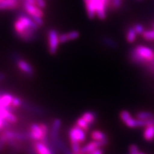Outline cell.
I'll return each mask as SVG.
<instances>
[{
  "mask_svg": "<svg viewBox=\"0 0 154 154\" xmlns=\"http://www.w3.org/2000/svg\"><path fill=\"white\" fill-rule=\"evenodd\" d=\"M130 58L136 63L152 62L154 61V52L149 47L139 45L131 50Z\"/></svg>",
  "mask_w": 154,
  "mask_h": 154,
  "instance_id": "cell-1",
  "label": "cell"
},
{
  "mask_svg": "<svg viewBox=\"0 0 154 154\" xmlns=\"http://www.w3.org/2000/svg\"><path fill=\"white\" fill-rule=\"evenodd\" d=\"M14 27L15 34L16 35H18L30 29L38 30L39 26L34 22V21L31 18L29 15L22 12L20 13L17 17L16 21L14 22Z\"/></svg>",
  "mask_w": 154,
  "mask_h": 154,
  "instance_id": "cell-2",
  "label": "cell"
},
{
  "mask_svg": "<svg viewBox=\"0 0 154 154\" xmlns=\"http://www.w3.org/2000/svg\"><path fill=\"white\" fill-rule=\"evenodd\" d=\"M59 36V33L54 29H51L48 31V45H49V51L50 54L54 55L57 52L59 45L60 44Z\"/></svg>",
  "mask_w": 154,
  "mask_h": 154,
  "instance_id": "cell-3",
  "label": "cell"
},
{
  "mask_svg": "<svg viewBox=\"0 0 154 154\" xmlns=\"http://www.w3.org/2000/svg\"><path fill=\"white\" fill-rule=\"evenodd\" d=\"M96 9V17L101 20L106 18L107 9L110 6V0H91Z\"/></svg>",
  "mask_w": 154,
  "mask_h": 154,
  "instance_id": "cell-4",
  "label": "cell"
},
{
  "mask_svg": "<svg viewBox=\"0 0 154 154\" xmlns=\"http://www.w3.org/2000/svg\"><path fill=\"white\" fill-rule=\"evenodd\" d=\"M30 139L34 141H41L47 137V136L44 134L43 130L42 129L39 124H32L30 125L29 131L28 133Z\"/></svg>",
  "mask_w": 154,
  "mask_h": 154,
  "instance_id": "cell-5",
  "label": "cell"
},
{
  "mask_svg": "<svg viewBox=\"0 0 154 154\" xmlns=\"http://www.w3.org/2000/svg\"><path fill=\"white\" fill-rule=\"evenodd\" d=\"M7 140H17L19 141H25V140H28L30 139L29 136L26 133L23 132H14L11 131H5L2 133Z\"/></svg>",
  "mask_w": 154,
  "mask_h": 154,
  "instance_id": "cell-6",
  "label": "cell"
},
{
  "mask_svg": "<svg viewBox=\"0 0 154 154\" xmlns=\"http://www.w3.org/2000/svg\"><path fill=\"white\" fill-rule=\"evenodd\" d=\"M23 7H24V11H26V14H28L30 17L36 16L43 18L44 15L43 10L36 5H32V4L23 1Z\"/></svg>",
  "mask_w": 154,
  "mask_h": 154,
  "instance_id": "cell-7",
  "label": "cell"
},
{
  "mask_svg": "<svg viewBox=\"0 0 154 154\" xmlns=\"http://www.w3.org/2000/svg\"><path fill=\"white\" fill-rule=\"evenodd\" d=\"M121 119L129 128H138V119L132 118L130 113L127 111H122L120 113Z\"/></svg>",
  "mask_w": 154,
  "mask_h": 154,
  "instance_id": "cell-8",
  "label": "cell"
},
{
  "mask_svg": "<svg viewBox=\"0 0 154 154\" xmlns=\"http://www.w3.org/2000/svg\"><path fill=\"white\" fill-rule=\"evenodd\" d=\"M16 63L19 69L22 73H24V74H26V76L29 77L34 76V69L29 63H28L27 61L24 60L23 59H20V60L18 61Z\"/></svg>",
  "mask_w": 154,
  "mask_h": 154,
  "instance_id": "cell-9",
  "label": "cell"
},
{
  "mask_svg": "<svg viewBox=\"0 0 154 154\" xmlns=\"http://www.w3.org/2000/svg\"><path fill=\"white\" fill-rule=\"evenodd\" d=\"M69 132L72 133L76 138L78 140L79 143H84L86 140V134L85 131L83 130L82 128L78 126L77 125L74 126L69 131Z\"/></svg>",
  "mask_w": 154,
  "mask_h": 154,
  "instance_id": "cell-10",
  "label": "cell"
},
{
  "mask_svg": "<svg viewBox=\"0 0 154 154\" xmlns=\"http://www.w3.org/2000/svg\"><path fill=\"white\" fill-rule=\"evenodd\" d=\"M22 107L24 108V109L29 111L31 113H34L35 114L38 115H43L45 113V111L42 108L36 106L35 105L32 104V103H29L27 101H22Z\"/></svg>",
  "mask_w": 154,
  "mask_h": 154,
  "instance_id": "cell-11",
  "label": "cell"
},
{
  "mask_svg": "<svg viewBox=\"0 0 154 154\" xmlns=\"http://www.w3.org/2000/svg\"><path fill=\"white\" fill-rule=\"evenodd\" d=\"M61 126V120L59 119H55L53 121L52 126L50 131V139L53 140L58 137L59 130Z\"/></svg>",
  "mask_w": 154,
  "mask_h": 154,
  "instance_id": "cell-12",
  "label": "cell"
},
{
  "mask_svg": "<svg viewBox=\"0 0 154 154\" xmlns=\"http://www.w3.org/2000/svg\"><path fill=\"white\" fill-rule=\"evenodd\" d=\"M85 3L86 13L90 19H94L96 17V9L91 0H84Z\"/></svg>",
  "mask_w": 154,
  "mask_h": 154,
  "instance_id": "cell-13",
  "label": "cell"
},
{
  "mask_svg": "<svg viewBox=\"0 0 154 154\" xmlns=\"http://www.w3.org/2000/svg\"><path fill=\"white\" fill-rule=\"evenodd\" d=\"M13 96L10 94L4 93L0 98V105L2 106L3 107H7L11 105V101H12Z\"/></svg>",
  "mask_w": 154,
  "mask_h": 154,
  "instance_id": "cell-14",
  "label": "cell"
},
{
  "mask_svg": "<svg viewBox=\"0 0 154 154\" xmlns=\"http://www.w3.org/2000/svg\"><path fill=\"white\" fill-rule=\"evenodd\" d=\"M143 138L147 141H151L154 139V125L146 127L143 132Z\"/></svg>",
  "mask_w": 154,
  "mask_h": 154,
  "instance_id": "cell-15",
  "label": "cell"
},
{
  "mask_svg": "<svg viewBox=\"0 0 154 154\" xmlns=\"http://www.w3.org/2000/svg\"><path fill=\"white\" fill-rule=\"evenodd\" d=\"M101 41L105 46H106V47L109 48H111V49H116L119 47L118 43L115 40H113V38L110 37H108V36H103V37H102Z\"/></svg>",
  "mask_w": 154,
  "mask_h": 154,
  "instance_id": "cell-16",
  "label": "cell"
},
{
  "mask_svg": "<svg viewBox=\"0 0 154 154\" xmlns=\"http://www.w3.org/2000/svg\"><path fill=\"white\" fill-rule=\"evenodd\" d=\"M82 117L90 125L93 124L96 120V114L94 111H86L83 113Z\"/></svg>",
  "mask_w": 154,
  "mask_h": 154,
  "instance_id": "cell-17",
  "label": "cell"
},
{
  "mask_svg": "<svg viewBox=\"0 0 154 154\" xmlns=\"http://www.w3.org/2000/svg\"><path fill=\"white\" fill-rule=\"evenodd\" d=\"M136 35H137V34H136L134 26H133V27L128 28L126 32V41L128 42V43H133V42H134L135 40H136Z\"/></svg>",
  "mask_w": 154,
  "mask_h": 154,
  "instance_id": "cell-18",
  "label": "cell"
},
{
  "mask_svg": "<svg viewBox=\"0 0 154 154\" xmlns=\"http://www.w3.org/2000/svg\"><path fill=\"white\" fill-rule=\"evenodd\" d=\"M91 136L94 140H103L108 139L106 135L100 131H94L91 133Z\"/></svg>",
  "mask_w": 154,
  "mask_h": 154,
  "instance_id": "cell-19",
  "label": "cell"
},
{
  "mask_svg": "<svg viewBox=\"0 0 154 154\" xmlns=\"http://www.w3.org/2000/svg\"><path fill=\"white\" fill-rule=\"evenodd\" d=\"M136 118L139 120H149L154 118V114L149 111H140L136 114Z\"/></svg>",
  "mask_w": 154,
  "mask_h": 154,
  "instance_id": "cell-20",
  "label": "cell"
},
{
  "mask_svg": "<svg viewBox=\"0 0 154 154\" xmlns=\"http://www.w3.org/2000/svg\"><path fill=\"white\" fill-rule=\"evenodd\" d=\"M76 125H77L78 126H79L80 128H82V129L85 131H88L90 129V127H91V125L88 124L87 121L84 120L82 117L78 119V120L76 121Z\"/></svg>",
  "mask_w": 154,
  "mask_h": 154,
  "instance_id": "cell-21",
  "label": "cell"
},
{
  "mask_svg": "<svg viewBox=\"0 0 154 154\" xmlns=\"http://www.w3.org/2000/svg\"><path fill=\"white\" fill-rule=\"evenodd\" d=\"M123 0H110V6L109 8L113 10H118L122 5Z\"/></svg>",
  "mask_w": 154,
  "mask_h": 154,
  "instance_id": "cell-22",
  "label": "cell"
},
{
  "mask_svg": "<svg viewBox=\"0 0 154 154\" xmlns=\"http://www.w3.org/2000/svg\"><path fill=\"white\" fill-rule=\"evenodd\" d=\"M5 120H7L8 122L10 123V124H15V123L17 122L18 119H17V117L15 116L14 113L11 111H9L6 114V116L5 118Z\"/></svg>",
  "mask_w": 154,
  "mask_h": 154,
  "instance_id": "cell-23",
  "label": "cell"
},
{
  "mask_svg": "<svg viewBox=\"0 0 154 154\" xmlns=\"http://www.w3.org/2000/svg\"><path fill=\"white\" fill-rule=\"evenodd\" d=\"M142 35L143 38H145L147 41H153L154 40V30L145 31Z\"/></svg>",
  "mask_w": 154,
  "mask_h": 154,
  "instance_id": "cell-24",
  "label": "cell"
},
{
  "mask_svg": "<svg viewBox=\"0 0 154 154\" xmlns=\"http://www.w3.org/2000/svg\"><path fill=\"white\" fill-rule=\"evenodd\" d=\"M67 36L69 41H73V40H76L79 37L80 34L78 31H71V32H67Z\"/></svg>",
  "mask_w": 154,
  "mask_h": 154,
  "instance_id": "cell-25",
  "label": "cell"
},
{
  "mask_svg": "<svg viewBox=\"0 0 154 154\" xmlns=\"http://www.w3.org/2000/svg\"><path fill=\"white\" fill-rule=\"evenodd\" d=\"M22 101H22V99H19V97H17V96H14V97H13L12 101H11V106H12L14 108L22 106Z\"/></svg>",
  "mask_w": 154,
  "mask_h": 154,
  "instance_id": "cell-26",
  "label": "cell"
},
{
  "mask_svg": "<svg viewBox=\"0 0 154 154\" xmlns=\"http://www.w3.org/2000/svg\"><path fill=\"white\" fill-rule=\"evenodd\" d=\"M134 28L135 31H136V34H143V32H145L144 29V26L140 24H136L134 26Z\"/></svg>",
  "mask_w": 154,
  "mask_h": 154,
  "instance_id": "cell-27",
  "label": "cell"
},
{
  "mask_svg": "<svg viewBox=\"0 0 154 154\" xmlns=\"http://www.w3.org/2000/svg\"><path fill=\"white\" fill-rule=\"evenodd\" d=\"M9 124H10V123L8 122L7 120H5V119H4L3 118H2V117L0 116V131L3 129V128H7V127H8L9 126Z\"/></svg>",
  "mask_w": 154,
  "mask_h": 154,
  "instance_id": "cell-28",
  "label": "cell"
},
{
  "mask_svg": "<svg viewBox=\"0 0 154 154\" xmlns=\"http://www.w3.org/2000/svg\"><path fill=\"white\" fill-rule=\"evenodd\" d=\"M36 5L39 8L43 9L47 7V3H46L45 0H36Z\"/></svg>",
  "mask_w": 154,
  "mask_h": 154,
  "instance_id": "cell-29",
  "label": "cell"
},
{
  "mask_svg": "<svg viewBox=\"0 0 154 154\" xmlns=\"http://www.w3.org/2000/svg\"><path fill=\"white\" fill-rule=\"evenodd\" d=\"M129 151H130V154H138L140 153L138 146L136 145L130 146Z\"/></svg>",
  "mask_w": 154,
  "mask_h": 154,
  "instance_id": "cell-30",
  "label": "cell"
},
{
  "mask_svg": "<svg viewBox=\"0 0 154 154\" xmlns=\"http://www.w3.org/2000/svg\"><path fill=\"white\" fill-rule=\"evenodd\" d=\"M11 57H12L13 60H14L15 62H17V61L22 59V55L18 52H13L11 54Z\"/></svg>",
  "mask_w": 154,
  "mask_h": 154,
  "instance_id": "cell-31",
  "label": "cell"
},
{
  "mask_svg": "<svg viewBox=\"0 0 154 154\" xmlns=\"http://www.w3.org/2000/svg\"><path fill=\"white\" fill-rule=\"evenodd\" d=\"M88 154H103V151L101 148H98V149H95L94 151L91 152V153H89Z\"/></svg>",
  "mask_w": 154,
  "mask_h": 154,
  "instance_id": "cell-32",
  "label": "cell"
},
{
  "mask_svg": "<svg viewBox=\"0 0 154 154\" xmlns=\"http://www.w3.org/2000/svg\"><path fill=\"white\" fill-rule=\"evenodd\" d=\"M6 75L5 74H3V73H0V82H3V81H5L6 79Z\"/></svg>",
  "mask_w": 154,
  "mask_h": 154,
  "instance_id": "cell-33",
  "label": "cell"
},
{
  "mask_svg": "<svg viewBox=\"0 0 154 154\" xmlns=\"http://www.w3.org/2000/svg\"><path fill=\"white\" fill-rule=\"evenodd\" d=\"M6 145V143H5V142L2 141V140H0V151L2 150V149L4 148V146H5Z\"/></svg>",
  "mask_w": 154,
  "mask_h": 154,
  "instance_id": "cell-34",
  "label": "cell"
},
{
  "mask_svg": "<svg viewBox=\"0 0 154 154\" xmlns=\"http://www.w3.org/2000/svg\"><path fill=\"white\" fill-rule=\"evenodd\" d=\"M138 154H145V153H141V152H140V153H138Z\"/></svg>",
  "mask_w": 154,
  "mask_h": 154,
  "instance_id": "cell-35",
  "label": "cell"
},
{
  "mask_svg": "<svg viewBox=\"0 0 154 154\" xmlns=\"http://www.w3.org/2000/svg\"><path fill=\"white\" fill-rule=\"evenodd\" d=\"M80 154H84V153H80Z\"/></svg>",
  "mask_w": 154,
  "mask_h": 154,
  "instance_id": "cell-36",
  "label": "cell"
}]
</instances>
